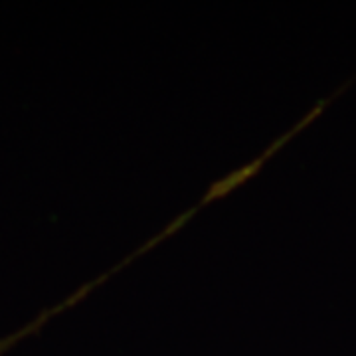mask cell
Returning a JSON list of instances; mask_svg holds the SVG:
<instances>
[{
	"label": "cell",
	"mask_w": 356,
	"mask_h": 356,
	"mask_svg": "<svg viewBox=\"0 0 356 356\" xmlns=\"http://www.w3.org/2000/svg\"><path fill=\"white\" fill-rule=\"evenodd\" d=\"M2 348H4V344H0V353H2Z\"/></svg>",
	"instance_id": "cell-1"
}]
</instances>
